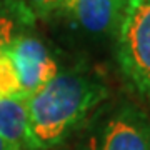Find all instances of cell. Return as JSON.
<instances>
[{"mask_svg":"<svg viewBox=\"0 0 150 150\" xmlns=\"http://www.w3.org/2000/svg\"><path fill=\"white\" fill-rule=\"evenodd\" d=\"M108 97V85L90 69L80 65L62 69L54 80L25 100L35 149L57 150Z\"/></svg>","mask_w":150,"mask_h":150,"instance_id":"cell-1","label":"cell"},{"mask_svg":"<svg viewBox=\"0 0 150 150\" xmlns=\"http://www.w3.org/2000/svg\"><path fill=\"white\" fill-rule=\"evenodd\" d=\"M77 150H150V115L129 98L103 102L79 130Z\"/></svg>","mask_w":150,"mask_h":150,"instance_id":"cell-2","label":"cell"},{"mask_svg":"<svg viewBox=\"0 0 150 150\" xmlns=\"http://www.w3.org/2000/svg\"><path fill=\"white\" fill-rule=\"evenodd\" d=\"M115 60L129 88L150 107V0H127Z\"/></svg>","mask_w":150,"mask_h":150,"instance_id":"cell-3","label":"cell"},{"mask_svg":"<svg viewBox=\"0 0 150 150\" xmlns=\"http://www.w3.org/2000/svg\"><path fill=\"white\" fill-rule=\"evenodd\" d=\"M7 52L18 74L23 102L52 82L62 70L54 52L32 30L17 35Z\"/></svg>","mask_w":150,"mask_h":150,"instance_id":"cell-4","label":"cell"},{"mask_svg":"<svg viewBox=\"0 0 150 150\" xmlns=\"http://www.w3.org/2000/svg\"><path fill=\"white\" fill-rule=\"evenodd\" d=\"M127 0H60L55 15L90 37L115 38Z\"/></svg>","mask_w":150,"mask_h":150,"instance_id":"cell-5","label":"cell"},{"mask_svg":"<svg viewBox=\"0 0 150 150\" xmlns=\"http://www.w3.org/2000/svg\"><path fill=\"white\" fill-rule=\"evenodd\" d=\"M0 137L17 150H37L30 137L23 100H0Z\"/></svg>","mask_w":150,"mask_h":150,"instance_id":"cell-6","label":"cell"},{"mask_svg":"<svg viewBox=\"0 0 150 150\" xmlns=\"http://www.w3.org/2000/svg\"><path fill=\"white\" fill-rule=\"evenodd\" d=\"M37 17L23 0H5L0 4V52L8 48L22 32L32 30Z\"/></svg>","mask_w":150,"mask_h":150,"instance_id":"cell-7","label":"cell"},{"mask_svg":"<svg viewBox=\"0 0 150 150\" xmlns=\"http://www.w3.org/2000/svg\"><path fill=\"white\" fill-rule=\"evenodd\" d=\"M0 100H22L18 74L7 50L0 52Z\"/></svg>","mask_w":150,"mask_h":150,"instance_id":"cell-8","label":"cell"},{"mask_svg":"<svg viewBox=\"0 0 150 150\" xmlns=\"http://www.w3.org/2000/svg\"><path fill=\"white\" fill-rule=\"evenodd\" d=\"M23 2L33 12V15L40 18H48L55 15L60 5V0H23Z\"/></svg>","mask_w":150,"mask_h":150,"instance_id":"cell-9","label":"cell"},{"mask_svg":"<svg viewBox=\"0 0 150 150\" xmlns=\"http://www.w3.org/2000/svg\"><path fill=\"white\" fill-rule=\"evenodd\" d=\"M0 150H17V149L12 144H8L7 140H4L2 137H0Z\"/></svg>","mask_w":150,"mask_h":150,"instance_id":"cell-10","label":"cell"},{"mask_svg":"<svg viewBox=\"0 0 150 150\" xmlns=\"http://www.w3.org/2000/svg\"><path fill=\"white\" fill-rule=\"evenodd\" d=\"M2 2H5V0H0V4H2Z\"/></svg>","mask_w":150,"mask_h":150,"instance_id":"cell-11","label":"cell"},{"mask_svg":"<svg viewBox=\"0 0 150 150\" xmlns=\"http://www.w3.org/2000/svg\"><path fill=\"white\" fill-rule=\"evenodd\" d=\"M57 150H64V149H57Z\"/></svg>","mask_w":150,"mask_h":150,"instance_id":"cell-12","label":"cell"}]
</instances>
